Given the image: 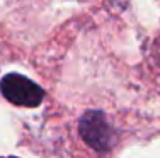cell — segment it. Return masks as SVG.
Instances as JSON below:
<instances>
[{
  "mask_svg": "<svg viewBox=\"0 0 160 158\" xmlns=\"http://www.w3.org/2000/svg\"><path fill=\"white\" fill-rule=\"evenodd\" d=\"M78 133L83 143L97 153H108L118 143L116 129L102 111H87L78 121Z\"/></svg>",
  "mask_w": 160,
  "mask_h": 158,
  "instance_id": "1",
  "label": "cell"
},
{
  "mask_svg": "<svg viewBox=\"0 0 160 158\" xmlns=\"http://www.w3.org/2000/svg\"><path fill=\"white\" fill-rule=\"evenodd\" d=\"M5 158H19V156H5Z\"/></svg>",
  "mask_w": 160,
  "mask_h": 158,
  "instance_id": "3",
  "label": "cell"
},
{
  "mask_svg": "<svg viewBox=\"0 0 160 158\" xmlns=\"http://www.w3.org/2000/svg\"><path fill=\"white\" fill-rule=\"evenodd\" d=\"M0 92L9 102L22 107H38L44 99V90L21 73H7L2 77Z\"/></svg>",
  "mask_w": 160,
  "mask_h": 158,
  "instance_id": "2",
  "label": "cell"
}]
</instances>
